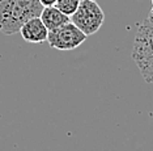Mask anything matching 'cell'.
Listing matches in <instances>:
<instances>
[{"instance_id": "obj_2", "label": "cell", "mask_w": 153, "mask_h": 151, "mask_svg": "<svg viewBox=\"0 0 153 151\" xmlns=\"http://www.w3.org/2000/svg\"><path fill=\"white\" fill-rule=\"evenodd\" d=\"M132 59L145 82L153 84V20L149 17L139 25L132 46Z\"/></svg>"}, {"instance_id": "obj_10", "label": "cell", "mask_w": 153, "mask_h": 151, "mask_svg": "<svg viewBox=\"0 0 153 151\" xmlns=\"http://www.w3.org/2000/svg\"><path fill=\"white\" fill-rule=\"evenodd\" d=\"M152 5H153V0H152Z\"/></svg>"}, {"instance_id": "obj_1", "label": "cell", "mask_w": 153, "mask_h": 151, "mask_svg": "<svg viewBox=\"0 0 153 151\" xmlns=\"http://www.w3.org/2000/svg\"><path fill=\"white\" fill-rule=\"evenodd\" d=\"M43 7L39 0H0V32L5 36L19 33L33 17H39Z\"/></svg>"}, {"instance_id": "obj_6", "label": "cell", "mask_w": 153, "mask_h": 151, "mask_svg": "<svg viewBox=\"0 0 153 151\" xmlns=\"http://www.w3.org/2000/svg\"><path fill=\"white\" fill-rule=\"evenodd\" d=\"M39 19L42 20V23L48 30L56 29V28L67 24L68 21H71V17L63 13L60 9H58L55 5L43 7L42 12L39 15Z\"/></svg>"}, {"instance_id": "obj_8", "label": "cell", "mask_w": 153, "mask_h": 151, "mask_svg": "<svg viewBox=\"0 0 153 151\" xmlns=\"http://www.w3.org/2000/svg\"><path fill=\"white\" fill-rule=\"evenodd\" d=\"M58 0H39V3L42 4V7H53L56 4Z\"/></svg>"}, {"instance_id": "obj_5", "label": "cell", "mask_w": 153, "mask_h": 151, "mask_svg": "<svg viewBox=\"0 0 153 151\" xmlns=\"http://www.w3.org/2000/svg\"><path fill=\"white\" fill-rule=\"evenodd\" d=\"M20 34L29 44H42L47 41L48 29L39 17H33L24 23V25L20 28Z\"/></svg>"}, {"instance_id": "obj_3", "label": "cell", "mask_w": 153, "mask_h": 151, "mask_svg": "<svg viewBox=\"0 0 153 151\" xmlns=\"http://www.w3.org/2000/svg\"><path fill=\"white\" fill-rule=\"evenodd\" d=\"M105 21V13L96 0H81L71 16V23H74L86 37L97 33Z\"/></svg>"}, {"instance_id": "obj_7", "label": "cell", "mask_w": 153, "mask_h": 151, "mask_svg": "<svg viewBox=\"0 0 153 151\" xmlns=\"http://www.w3.org/2000/svg\"><path fill=\"white\" fill-rule=\"evenodd\" d=\"M80 2L81 0H58L55 7L58 9H60L63 13H65L67 16L71 17L75 13V11L77 9Z\"/></svg>"}, {"instance_id": "obj_4", "label": "cell", "mask_w": 153, "mask_h": 151, "mask_svg": "<svg viewBox=\"0 0 153 151\" xmlns=\"http://www.w3.org/2000/svg\"><path fill=\"white\" fill-rule=\"evenodd\" d=\"M86 40V36L75 25L74 23L68 21L67 24L48 30L47 42L51 47L60 51H69L79 47Z\"/></svg>"}, {"instance_id": "obj_9", "label": "cell", "mask_w": 153, "mask_h": 151, "mask_svg": "<svg viewBox=\"0 0 153 151\" xmlns=\"http://www.w3.org/2000/svg\"><path fill=\"white\" fill-rule=\"evenodd\" d=\"M149 19H151V20H153V5H152V9H151V12H149Z\"/></svg>"}]
</instances>
